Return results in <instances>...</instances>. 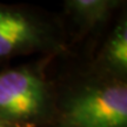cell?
<instances>
[{
  "mask_svg": "<svg viewBox=\"0 0 127 127\" xmlns=\"http://www.w3.org/2000/svg\"><path fill=\"white\" fill-rule=\"evenodd\" d=\"M87 59L102 72L127 79V6L114 18L99 45Z\"/></svg>",
  "mask_w": 127,
  "mask_h": 127,
  "instance_id": "obj_5",
  "label": "cell"
},
{
  "mask_svg": "<svg viewBox=\"0 0 127 127\" xmlns=\"http://www.w3.org/2000/svg\"><path fill=\"white\" fill-rule=\"evenodd\" d=\"M53 113L46 127H127V79L95 68L87 58H57Z\"/></svg>",
  "mask_w": 127,
  "mask_h": 127,
  "instance_id": "obj_1",
  "label": "cell"
},
{
  "mask_svg": "<svg viewBox=\"0 0 127 127\" xmlns=\"http://www.w3.org/2000/svg\"><path fill=\"white\" fill-rule=\"evenodd\" d=\"M55 59L38 57L0 69V120L19 126H47L53 113Z\"/></svg>",
  "mask_w": 127,
  "mask_h": 127,
  "instance_id": "obj_3",
  "label": "cell"
},
{
  "mask_svg": "<svg viewBox=\"0 0 127 127\" xmlns=\"http://www.w3.org/2000/svg\"><path fill=\"white\" fill-rule=\"evenodd\" d=\"M26 55H75L61 15L31 4L0 2V67Z\"/></svg>",
  "mask_w": 127,
  "mask_h": 127,
  "instance_id": "obj_2",
  "label": "cell"
},
{
  "mask_svg": "<svg viewBox=\"0 0 127 127\" xmlns=\"http://www.w3.org/2000/svg\"><path fill=\"white\" fill-rule=\"evenodd\" d=\"M60 13L75 55L90 58L126 0H61Z\"/></svg>",
  "mask_w": 127,
  "mask_h": 127,
  "instance_id": "obj_4",
  "label": "cell"
},
{
  "mask_svg": "<svg viewBox=\"0 0 127 127\" xmlns=\"http://www.w3.org/2000/svg\"><path fill=\"white\" fill-rule=\"evenodd\" d=\"M0 127H27V126H19V125H13V124H9V123H6V121L0 120Z\"/></svg>",
  "mask_w": 127,
  "mask_h": 127,
  "instance_id": "obj_6",
  "label": "cell"
}]
</instances>
